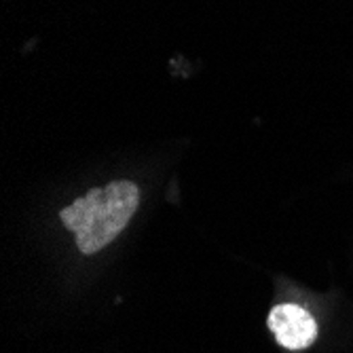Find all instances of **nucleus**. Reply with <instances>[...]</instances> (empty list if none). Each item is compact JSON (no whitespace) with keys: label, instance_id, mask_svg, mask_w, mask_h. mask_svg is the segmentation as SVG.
Segmentation results:
<instances>
[{"label":"nucleus","instance_id":"1","mask_svg":"<svg viewBox=\"0 0 353 353\" xmlns=\"http://www.w3.org/2000/svg\"><path fill=\"white\" fill-rule=\"evenodd\" d=\"M140 203V190L130 180H117L104 188H91L59 212L61 222L74 233L83 254H98L130 224Z\"/></svg>","mask_w":353,"mask_h":353},{"label":"nucleus","instance_id":"2","mask_svg":"<svg viewBox=\"0 0 353 353\" xmlns=\"http://www.w3.org/2000/svg\"><path fill=\"white\" fill-rule=\"evenodd\" d=\"M267 326L273 332L277 345L290 351H303L317 341V322L313 315L294 303L275 305L267 317Z\"/></svg>","mask_w":353,"mask_h":353}]
</instances>
